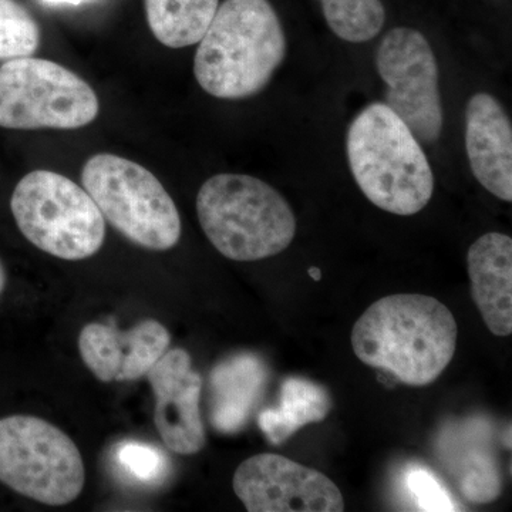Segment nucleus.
Returning a JSON list of instances; mask_svg holds the SVG:
<instances>
[{"instance_id":"f257e3e1","label":"nucleus","mask_w":512,"mask_h":512,"mask_svg":"<svg viewBox=\"0 0 512 512\" xmlns=\"http://www.w3.org/2000/svg\"><path fill=\"white\" fill-rule=\"evenodd\" d=\"M458 326L439 299L397 293L370 305L352 330L360 362L384 370L407 386L436 382L453 360Z\"/></svg>"},{"instance_id":"f03ea898","label":"nucleus","mask_w":512,"mask_h":512,"mask_svg":"<svg viewBox=\"0 0 512 512\" xmlns=\"http://www.w3.org/2000/svg\"><path fill=\"white\" fill-rule=\"evenodd\" d=\"M198 43L195 79L205 93L222 100L262 92L288 52L269 0H225Z\"/></svg>"},{"instance_id":"7ed1b4c3","label":"nucleus","mask_w":512,"mask_h":512,"mask_svg":"<svg viewBox=\"0 0 512 512\" xmlns=\"http://www.w3.org/2000/svg\"><path fill=\"white\" fill-rule=\"evenodd\" d=\"M357 187L380 210L410 217L427 207L434 174L421 143L386 103H372L353 119L346 136Z\"/></svg>"},{"instance_id":"20e7f679","label":"nucleus","mask_w":512,"mask_h":512,"mask_svg":"<svg viewBox=\"0 0 512 512\" xmlns=\"http://www.w3.org/2000/svg\"><path fill=\"white\" fill-rule=\"evenodd\" d=\"M198 221L225 258L254 262L284 252L296 235L288 201L272 185L247 174H217L197 195Z\"/></svg>"},{"instance_id":"39448f33","label":"nucleus","mask_w":512,"mask_h":512,"mask_svg":"<svg viewBox=\"0 0 512 512\" xmlns=\"http://www.w3.org/2000/svg\"><path fill=\"white\" fill-rule=\"evenodd\" d=\"M10 208L23 237L46 254L82 261L103 247V214L89 192L62 174H26L13 191Z\"/></svg>"},{"instance_id":"423d86ee","label":"nucleus","mask_w":512,"mask_h":512,"mask_svg":"<svg viewBox=\"0 0 512 512\" xmlns=\"http://www.w3.org/2000/svg\"><path fill=\"white\" fill-rule=\"evenodd\" d=\"M82 184L103 217L138 247L168 251L180 241V212L164 185L143 165L96 154L84 164Z\"/></svg>"},{"instance_id":"0eeeda50","label":"nucleus","mask_w":512,"mask_h":512,"mask_svg":"<svg viewBox=\"0 0 512 512\" xmlns=\"http://www.w3.org/2000/svg\"><path fill=\"white\" fill-rule=\"evenodd\" d=\"M84 480L82 454L59 427L22 414L0 419V483L59 507L79 497Z\"/></svg>"},{"instance_id":"6e6552de","label":"nucleus","mask_w":512,"mask_h":512,"mask_svg":"<svg viewBox=\"0 0 512 512\" xmlns=\"http://www.w3.org/2000/svg\"><path fill=\"white\" fill-rule=\"evenodd\" d=\"M97 114L99 99L92 87L62 64L26 56L0 66V127L74 130Z\"/></svg>"},{"instance_id":"1a4fd4ad","label":"nucleus","mask_w":512,"mask_h":512,"mask_svg":"<svg viewBox=\"0 0 512 512\" xmlns=\"http://www.w3.org/2000/svg\"><path fill=\"white\" fill-rule=\"evenodd\" d=\"M376 69L386 83V104L420 143L433 144L443 131L440 73L429 40L419 30L394 28L376 52Z\"/></svg>"},{"instance_id":"9d476101","label":"nucleus","mask_w":512,"mask_h":512,"mask_svg":"<svg viewBox=\"0 0 512 512\" xmlns=\"http://www.w3.org/2000/svg\"><path fill=\"white\" fill-rule=\"evenodd\" d=\"M232 487L249 512H342L345 500L329 477L279 454L242 461Z\"/></svg>"},{"instance_id":"9b49d317","label":"nucleus","mask_w":512,"mask_h":512,"mask_svg":"<svg viewBox=\"0 0 512 512\" xmlns=\"http://www.w3.org/2000/svg\"><path fill=\"white\" fill-rule=\"evenodd\" d=\"M156 396L154 423L165 446L181 456L200 453L207 443L200 412L202 379L190 353L171 349L147 373Z\"/></svg>"},{"instance_id":"f8f14e48","label":"nucleus","mask_w":512,"mask_h":512,"mask_svg":"<svg viewBox=\"0 0 512 512\" xmlns=\"http://www.w3.org/2000/svg\"><path fill=\"white\" fill-rule=\"evenodd\" d=\"M466 151L471 171L485 190L512 201V127L500 101L476 93L466 107Z\"/></svg>"},{"instance_id":"ddd939ff","label":"nucleus","mask_w":512,"mask_h":512,"mask_svg":"<svg viewBox=\"0 0 512 512\" xmlns=\"http://www.w3.org/2000/svg\"><path fill=\"white\" fill-rule=\"evenodd\" d=\"M471 298L485 326L495 336L512 333V239L487 232L471 244L467 255Z\"/></svg>"},{"instance_id":"4468645a","label":"nucleus","mask_w":512,"mask_h":512,"mask_svg":"<svg viewBox=\"0 0 512 512\" xmlns=\"http://www.w3.org/2000/svg\"><path fill=\"white\" fill-rule=\"evenodd\" d=\"M332 406L329 394L305 379H288L282 386L279 409L265 410L259 426L272 444H281L309 423L325 419Z\"/></svg>"},{"instance_id":"2eb2a0df","label":"nucleus","mask_w":512,"mask_h":512,"mask_svg":"<svg viewBox=\"0 0 512 512\" xmlns=\"http://www.w3.org/2000/svg\"><path fill=\"white\" fill-rule=\"evenodd\" d=\"M148 26L171 49L197 45L217 13L220 0H144Z\"/></svg>"},{"instance_id":"dca6fc26","label":"nucleus","mask_w":512,"mask_h":512,"mask_svg":"<svg viewBox=\"0 0 512 512\" xmlns=\"http://www.w3.org/2000/svg\"><path fill=\"white\" fill-rule=\"evenodd\" d=\"M261 384V369L252 357H237L217 367L212 386L217 397L214 420L218 429L232 431L244 423Z\"/></svg>"},{"instance_id":"f3484780","label":"nucleus","mask_w":512,"mask_h":512,"mask_svg":"<svg viewBox=\"0 0 512 512\" xmlns=\"http://www.w3.org/2000/svg\"><path fill=\"white\" fill-rule=\"evenodd\" d=\"M330 30L349 43L375 39L384 26L382 0H320Z\"/></svg>"},{"instance_id":"a211bd4d","label":"nucleus","mask_w":512,"mask_h":512,"mask_svg":"<svg viewBox=\"0 0 512 512\" xmlns=\"http://www.w3.org/2000/svg\"><path fill=\"white\" fill-rule=\"evenodd\" d=\"M120 330L113 325L89 323L79 336V352L84 365L100 382H116L121 366Z\"/></svg>"},{"instance_id":"6ab92c4d","label":"nucleus","mask_w":512,"mask_h":512,"mask_svg":"<svg viewBox=\"0 0 512 512\" xmlns=\"http://www.w3.org/2000/svg\"><path fill=\"white\" fill-rule=\"evenodd\" d=\"M40 45L39 23L18 0H0V60L32 56Z\"/></svg>"},{"instance_id":"aec40b11","label":"nucleus","mask_w":512,"mask_h":512,"mask_svg":"<svg viewBox=\"0 0 512 512\" xmlns=\"http://www.w3.org/2000/svg\"><path fill=\"white\" fill-rule=\"evenodd\" d=\"M117 461L138 483H160L167 474V457L158 448L137 441L121 444Z\"/></svg>"},{"instance_id":"412c9836","label":"nucleus","mask_w":512,"mask_h":512,"mask_svg":"<svg viewBox=\"0 0 512 512\" xmlns=\"http://www.w3.org/2000/svg\"><path fill=\"white\" fill-rule=\"evenodd\" d=\"M407 487L412 491L420 510L454 511L453 501L433 474L426 470H413L407 474Z\"/></svg>"},{"instance_id":"4be33fe9","label":"nucleus","mask_w":512,"mask_h":512,"mask_svg":"<svg viewBox=\"0 0 512 512\" xmlns=\"http://www.w3.org/2000/svg\"><path fill=\"white\" fill-rule=\"evenodd\" d=\"M46 5H80V3L87 2V0H40Z\"/></svg>"},{"instance_id":"5701e85b","label":"nucleus","mask_w":512,"mask_h":512,"mask_svg":"<svg viewBox=\"0 0 512 512\" xmlns=\"http://www.w3.org/2000/svg\"><path fill=\"white\" fill-rule=\"evenodd\" d=\"M6 286V271L5 266H3L2 261H0V293L3 292Z\"/></svg>"},{"instance_id":"b1692460","label":"nucleus","mask_w":512,"mask_h":512,"mask_svg":"<svg viewBox=\"0 0 512 512\" xmlns=\"http://www.w3.org/2000/svg\"><path fill=\"white\" fill-rule=\"evenodd\" d=\"M309 275H311L315 281H320V271L318 268L309 269Z\"/></svg>"}]
</instances>
